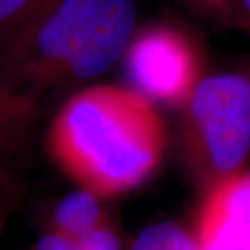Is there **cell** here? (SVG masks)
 <instances>
[{
	"label": "cell",
	"instance_id": "obj_5",
	"mask_svg": "<svg viewBox=\"0 0 250 250\" xmlns=\"http://www.w3.org/2000/svg\"><path fill=\"white\" fill-rule=\"evenodd\" d=\"M193 234L200 250H250V171L203 192Z\"/></svg>",
	"mask_w": 250,
	"mask_h": 250
},
{
	"label": "cell",
	"instance_id": "obj_3",
	"mask_svg": "<svg viewBox=\"0 0 250 250\" xmlns=\"http://www.w3.org/2000/svg\"><path fill=\"white\" fill-rule=\"evenodd\" d=\"M179 146L202 192L246 171L250 156V75L223 72L198 82L181 107Z\"/></svg>",
	"mask_w": 250,
	"mask_h": 250
},
{
	"label": "cell",
	"instance_id": "obj_12",
	"mask_svg": "<svg viewBox=\"0 0 250 250\" xmlns=\"http://www.w3.org/2000/svg\"><path fill=\"white\" fill-rule=\"evenodd\" d=\"M3 177V174H0V179ZM10 209H12V195L3 186H0V239H2V232L7 224Z\"/></svg>",
	"mask_w": 250,
	"mask_h": 250
},
{
	"label": "cell",
	"instance_id": "obj_4",
	"mask_svg": "<svg viewBox=\"0 0 250 250\" xmlns=\"http://www.w3.org/2000/svg\"><path fill=\"white\" fill-rule=\"evenodd\" d=\"M128 78L156 104L181 109L202 75L197 47L184 31L154 24L137 33L125 52Z\"/></svg>",
	"mask_w": 250,
	"mask_h": 250
},
{
	"label": "cell",
	"instance_id": "obj_10",
	"mask_svg": "<svg viewBox=\"0 0 250 250\" xmlns=\"http://www.w3.org/2000/svg\"><path fill=\"white\" fill-rule=\"evenodd\" d=\"M47 0H0V52Z\"/></svg>",
	"mask_w": 250,
	"mask_h": 250
},
{
	"label": "cell",
	"instance_id": "obj_7",
	"mask_svg": "<svg viewBox=\"0 0 250 250\" xmlns=\"http://www.w3.org/2000/svg\"><path fill=\"white\" fill-rule=\"evenodd\" d=\"M104 203V200L94 197L86 190L77 188L54 205L42 229L72 237L107 226L114 223V219Z\"/></svg>",
	"mask_w": 250,
	"mask_h": 250
},
{
	"label": "cell",
	"instance_id": "obj_9",
	"mask_svg": "<svg viewBox=\"0 0 250 250\" xmlns=\"http://www.w3.org/2000/svg\"><path fill=\"white\" fill-rule=\"evenodd\" d=\"M130 250H200L193 229L176 221H159L143 228L133 239Z\"/></svg>",
	"mask_w": 250,
	"mask_h": 250
},
{
	"label": "cell",
	"instance_id": "obj_1",
	"mask_svg": "<svg viewBox=\"0 0 250 250\" xmlns=\"http://www.w3.org/2000/svg\"><path fill=\"white\" fill-rule=\"evenodd\" d=\"M158 104L135 88L93 84L70 94L47 130V151L77 188L114 200L146 184L167 149Z\"/></svg>",
	"mask_w": 250,
	"mask_h": 250
},
{
	"label": "cell",
	"instance_id": "obj_14",
	"mask_svg": "<svg viewBox=\"0 0 250 250\" xmlns=\"http://www.w3.org/2000/svg\"><path fill=\"white\" fill-rule=\"evenodd\" d=\"M242 70H244V72H246V73H249V75H250V57L246 61V63H244Z\"/></svg>",
	"mask_w": 250,
	"mask_h": 250
},
{
	"label": "cell",
	"instance_id": "obj_6",
	"mask_svg": "<svg viewBox=\"0 0 250 250\" xmlns=\"http://www.w3.org/2000/svg\"><path fill=\"white\" fill-rule=\"evenodd\" d=\"M41 117V99L0 86V174L26 151Z\"/></svg>",
	"mask_w": 250,
	"mask_h": 250
},
{
	"label": "cell",
	"instance_id": "obj_11",
	"mask_svg": "<svg viewBox=\"0 0 250 250\" xmlns=\"http://www.w3.org/2000/svg\"><path fill=\"white\" fill-rule=\"evenodd\" d=\"M195 12L224 26L242 28V18L237 0H181ZM244 29V28H242Z\"/></svg>",
	"mask_w": 250,
	"mask_h": 250
},
{
	"label": "cell",
	"instance_id": "obj_8",
	"mask_svg": "<svg viewBox=\"0 0 250 250\" xmlns=\"http://www.w3.org/2000/svg\"><path fill=\"white\" fill-rule=\"evenodd\" d=\"M33 250H124L116 223L94 229L82 236H62L42 229Z\"/></svg>",
	"mask_w": 250,
	"mask_h": 250
},
{
	"label": "cell",
	"instance_id": "obj_2",
	"mask_svg": "<svg viewBox=\"0 0 250 250\" xmlns=\"http://www.w3.org/2000/svg\"><path fill=\"white\" fill-rule=\"evenodd\" d=\"M137 0H47L0 52V86L33 94L103 77L137 29Z\"/></svg>",
	"mask_w": 250,
	"mask_h": 250
},
{
	"label": "cell",
	"instance_id": "obj_13",
	"mask_svg": "<svg viewBox=\"0 0 250 250\" xmlns=\"http://www.w3.org/2000/svg\"><path fill=\"white\" fill-rule=\"evenodd\" d=\"M237 5L242 18V28L250 31V0H237Z\"/></svg>",
	"mask_w": 250,
	"mask_h": 250
}]
</instances>
